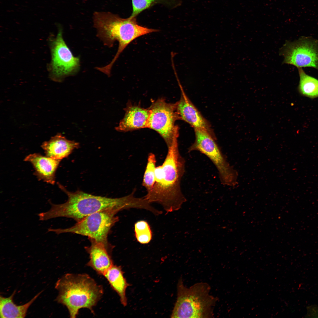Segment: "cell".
<instances>
[{
  "mask_svg": "<svg viewBox=\"0 0 318 318\" xmlns=\"http://www.w3.org/2000/svg\"><path fill=\"white\" fill-rule=\"evenodd\" d=\"M57 184L67 194L68 199L61 204H54L49 200L51 208L47 211L38 214L40 221L65 217L73 219L77 222L101 211L113 209L119 212L131 208H137L139 206V200L135 196L133 191L122 197L110 198L94 195L79 190L70 192L59 183Z\"/></svg>",
  "mask_w": 318,
  "mask_h": 318,
  "instance_id": "cell-1",
  "label": "cell"
},
{
  "mask_svg": "<svg viewBox=\"0 0 318 318\" xmlns=\"http://www.w3.org/2000/svg\"><path fill=\"white\" fill-rule=\"evenodd\" d=\"M168 148L163 162L156 167L155 184L144 196L149 203L160 204L167 213L179 210L187 201L180 186L186 161L180 152L178 139Z\"/></svg>",
  "mask_w": 318,
  "mask_h": 318,
  "instance_id": "cell-2",
  "label": "cell"
},
{
  "mask_svg": "<svg viewBox=\"0 0 318 318\" xmlns=\"http://www.w3.org/2000/svg\"><path fill=\"white\" fill-rule=\"evenodd\" d=\"M93 21L97 36L104 45L112 47L115 42L117 41L119 43L117 51L111 62L100 69L101 72L108 76L111 75L115 62L130 43L140 37L159 31L140 25L136 17L122 18L109 12L95 13Z\"/></svg>",
  "mask_w": 318,
  "mask_h": 318,
  "instance_id": "cell-3",
  "label": "cell"
},
{
  "mask_svg": "<svg viewBox=\"0 0 318 318\" xmlns=\"http://www.w3.org/2000/svg\"><path fill=\"white\" fill-rule=\"evenodd\" d=\"M57 301L66 307L70 317L74 318L82 308L94 314L93 308L103 294L102 286L86 274L67 273L57 282Z\"/></svg>",
  "mask_w": 318,
  "mask_h": 318,
  "instance_id": "cell-4",
  "label": "cell"
},
{
  "mask_svg": "<svg viewBox=\"0 0 318 318\" xmlns=\"http://www.w3.org/2000/svg\"><path fill=\"white\" fill-rule=\"evenodd\" d=\"M177 287V298L171 318L213 317L218 299L210 294L211 287L208 283H197L188 288L180 278Z\"/></svg>",
  "mask_w": 318,
  "mask_h": 318,
  "instance_id": "cell-5",
  "label": "cell"
},
{
  "mask_svg": "<svg viewBox=\"0 0 318 318\" xmlns=\"http://www.w3.org/2000/svg\"><path fill=\"white\" fill-rule=\"evenodd\" d=\"M118 212L113 209L101 211L87 216L69 228H49L48 231L57 235L71 233L87 236L89 239L102 243L107 247L113 248L108 242L107 237L112 228L118 221V217L115 216Z\"/></svg>",
  "mask_w": 318,
  "mask_h": 318,
  "instance_id": "cell-6",
  "label": "cell"
},
{
  "mask_svg": "<svg viewBox=\"0 0 318 318\" xmlns=\"http://www.w3.org/2000/svg\"><path fill=\"white\" fill-rule=\"evenodd\" d=\"M194 130L195 141L189 147L188 152L198 151L206 156L216 168L221 184L235 186L238 172L228 161L216 142V138L205 131L197 129Z\"/></svg>",
  "mask_w": 318,
  "mask_h": 318,
  "instance_id": "cell-7",
  "label": "cell"
},
{
  "mask_svg": "<svg viewBox=\"0 0 318 318\" xmlns=\"http://www.w3.org/2000/svg\"><path fill=\"white\" fill-rule=\"evenodd\" d=\"M176 102L167 103L160 98L154 101L149 108L150 113L148 127L158 133L164 140L168 148L179 136V127L175 125L179 119L176 111Z\"/></svg>",
  "mask_w": 318,
  "mask_h": 318,
  "instance_id": "cell-8",
  "label": "cell"
},
{
  "mask_svg": "<svg viewBox=\"0 0 318 318\" xmlns=\"http://www.w3.org/2000/svg\"><path fill=\"white\" fill-rule=\"evenodd\" d=\"M283 63L298 68L311 67L318 70V40L302 37L293 42L287 41L280 51Z\"/></svg>",
  "mask_w": 318,
  "mask_h": 318,
  "instance_id": "cell-9",
  "label": "cell"
},
{
  "mask_svg": "<svg viewBox=\"0 0 318 318\" xmlns=\"http://www.w3.org/2000/svg\"><path fill=\"white\" fill-rule=\"evenodd\" d=\"M51 50L52 59L49 71L52 80L61 82L66 77L78 72L80 67V59L73 56L66 44L61 29L51 42Z\"/></svg>",
  "mask_w": 318,
  "mask_h": 318,
  "instance_id": "cell-10",
  "label": "cell"
},
{
  "mask_svg": "<svg viewBox=\"0 0 318 318\" xmlns=\"http://www.w3.org/2000/svg\"><path fill=\"white\" fill-rule=\"evenodd\" d=\"M181 91L179 100L176 102V111L179 120L188 123L194 129L205 131L213 137L215 135L208 121L203 116L186 95L180 83L177 72H174Z\"/></svg>",
  "mask_w": 318,
  "mask_h": 318,
  "instance_id": "cell-11",
  "label": "cell"
},
{
  "mask_svg": "<svg viewBox=\"0 0 318 318\" xmlns=\"http://www.w3.org/2000/svg\"><path fill=\"white\" fill-rule=\"evenodd\" d=\"M90 246L85 247L89 255L90 260L86 264L100 275L103 276L114 264L111 256L113 248H108L103 244L89 239Z\"/></svg>",
  "mask_w": 318,
  "mask_h": 318,
  "instance_id": "cell-12",
  "label": "cell"
},
{
  "mask_svg": "<svg viewBox=\"0 0 318 318\" xmlns=\"http://www.w3.org/2000/svg\"><path fill=\"white\" fill-rule=\"evenodd\" d=\"M24 160L32 164L34 174L38 179L51 185L54 184L55 173L61 160L34 153L27 156Z\"/></svg>",
  "mask_w": 318,
  "mask_h": 318,
  "instance_id": "cell-13",
  "label": "cell"
},
{
  "mask_svg": "<svg viewBox=\"0 0 318 318\" xmlns=\"http://www.w3.org/2000/svg\"><path fill=\"white\" fill-rule=\"evenodd\" d=\"M125 113L116 130L126 132L148 127L150 111L138 105L128 104L125 109Z\"/></svg>",
  "mask_w": 318,
  "mask_h": 318,
  "instance_id": "cell-14",
  "label": "cell"
},
{
  "mask_svg": "<svg viewBox=\"0 0 318 318\" xmlns=\"http://www.w3.org/2000/svg\"><path fill=\"white\" fill-rule=\"evenodd\" d=\"M79 146V143L67 139L60 133L44 142L41 145L46 156L61 160L67 157Z\"/></svg>",
  "mask_w": 318,
  "mask_h": 318,
  "instance_id": "cell-15",
  "label": "cell"
},
{
  "mask_svg": "<svg viewBox=\"0 0 318 318\" xmlns=\"http://www.w3.org/2000/svg\"><path fill=\"white\" fill-rule=\"evenodd\" d=\"M121 266L113 265L104 274L103 276L108 282L112 288L119 296L121 303L127 305L126 290L129 286L123 276Z\"/></svg>",
  "mask_w": 318,
  "mask_h": 318,
  "instance_id": "cell-16",
  "label": "cell"
},
{
  "mask_svg": "<svg viewBox=\"0 0 318 318\" xmlns=\"http://www.w3.org/2000/svg\"><path fill=\"white\" fill-rule=\"evenodd\" d=\"M42 292L39 293L29 302L21 305H17L13 301L15 291L9 297H0V316L1 318H24L27 310Z\"/></svg>",
  "mask_w": 318,
  "mask_h": 318,
  "instance_id": "cell-17",
  "label": "cell"
},
{
  "mask_svg": "<svg viewBox=\"0 0 318 318\" xmlns=\"http://www.w3.org/2000/svg\"><path fill=\"white\" fill-rule=\"evenodd\" d=\"M298 69L299 80L298 87L302 95L314 99L318 97V80L306 74L302 68Z\"/></svg>",
  "mask_w": 318,
  "mask_h": 318,
  "instance_id": "cell-18",
  "label": "cell"
},
{
  "mask_svg": "<svg viewBox=\"0 0 318 318\" xmlns=\"http://www.w3.org/2000/svg\"><path fill=\"white\" fill-rule=\"evenodd\" d=\"M132 11L130 17H136L143 11L157 4L168 9H172L179 5L178 0H131Z\"/></svg>",
  "mask_w": 318,
  "mask_h": 318,
  "instance_id": "cell-19",
  "label": "cell"
},
{
  "mask_svg": "<svg viewBox=\"0 0 318 318\" xmlns=\"http://www.w3.org/2000/svg\"><path fill=\"white\" fill-rule=\"evenodd\" d=\"M156 163L155 155L152 153H149L142 182V186L146 189L147 192L153 188L155 183Z\"/></svg>",
  "mask_w": 318,
  "mask_h": 318,
  "instance_id": "cell-20",
  "label": "cell"
},
{
  "mask_svg": "<svg viewBox=\"0 0 318 318\" xmlns=\"http://www.w3.org/2000/svg\"><path fill=\"white\" fill-rule=\"evenodd\" d=\"M134 232L137 241L140 243H148L152 238V232L150 226L146 221L141 220L134 225Z\"/></svg>",
  "mask_w": 318,
  "mask_h": 318,
  "instance_id": "cell-21",
  "label": "cell"
},
{
  "mask_svg": "<svg viewBox=\"0 0 318 318\" xmlns=\"http://www.w3.org/2000/svg\"><path fill=\"white\" fill-rule=\"evenodd\" d=\"M307 310V316L318 317V307L316 305L310 306L308 307Z\"/></svg>",
  "mask_w": 318,
  "mask_h": 318,
  "instance_id": "cell-22",
  "label": "cell"
}]
</instances>
